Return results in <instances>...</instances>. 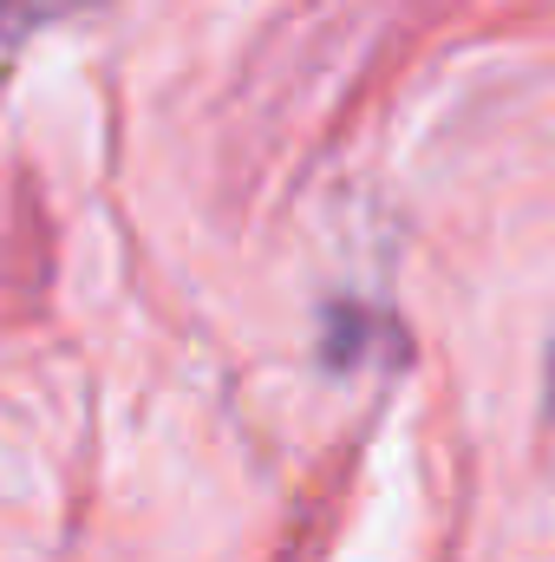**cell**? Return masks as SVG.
Segmentation results:
<instances>
[{
	"label": "cell",
	"instance_id": "cell-1",
	"mask_svg": "<svg viewBox=\"0 0 555 562\" xmlns=\"http://www.w3.org/2000/svg\"><path fill=\"white\" fill-rule=\"evenodd\" d=\"M550 406H555V347H550Z\"/></svg>",
	"mask_w": 555,
	"mask_h": 562
}]
</instances>
